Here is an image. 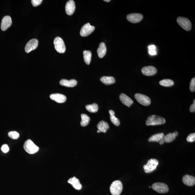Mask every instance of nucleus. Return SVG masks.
<instances>
[{
    "instance_id": "aec40b11",
    "label": "nucleus",
    "mask_w": 195,
    "mask_h": 195,
    "mask_svg": "<svg viewBox=\"0 0 195 195\" xmlns=\"http://www.w3.org/2000/svg\"><path fill=\"white\" fill-rule=\"evenodd\" d=\"M78 82L76 80L72 79L70 80L66 79H62L60 82L61 85L67 87H73L77 85Z\"/></svg>"
},
{
    "instance_id": "f704fd0d",
    "label": "nucleus",
    "mask_w": 195,
    "mask_h": 195,
    "mask_svg": "<svg viewBox=\"0 0 195 195\" xmlns=\"http://www.w3.org/2000/svg\"><path fill=\"white\" fill-rule=\"evenodd\" d=\"M190 111L192 113H194L195 111V99H194L193 104L191 105L190 107Z\"/></svg>"
},
{
    "instance_id": "c756f323",
    "label": "nucleus",
    "mask_w": 195,
    "mask_h": 195,
    "mask_svg": "<svg viewBox=\"0 0 195 195\" xmlns=\"http://www.w3.org/2000/svg\"><path fill=\"white\" fill-rule=\"evenodd\" d=\"M8 136L12 139H17L19 137V134L17 132L11 131L8 133Z\"/></svg>"
},
{
    "instance_id": "412c9836",
    "label": "nucleus",
    "mask_w": 195,
    "mask_h": 195,
    "mask_svg": "<svg viewBox=\"0 0 195 195\" xmlns=\"http://www.w3.org/2000/svg\"><path fill=\"white\" fill-rule=\"evenodd\" d=\"M98 55L99 58H102L105 56L107 48L105 44L102 42L99 44V47L97 50Z\"/></svg>"
},
{
    "instance_id": "f8f14e48",
    "label": "nucleus",
    "mask_w": 195,
    "mask_h": 195,
    "mask_svg": "<svg viewBox=\"0 0 195 195\" xmlns=\"http://www.w3.org/2000/svg\"><path fill=\"white\" fill-rule=\"evenodd\" d=\"M143 16L140 14L133 13L128 14L126 16L127 19L132 23H137L141 21L142 19Z\"/></svg>"
},
{
    "instance_id": "423d86ee",
    "label": "nucleus",
    "mask_w": 195,
    "mask_h": 195,
    "mask_svg": "<svg viewBox=\"0 0 195 195\" xmlns=\"http://www.w3.org/2000/svg\"><path fill=\"white\" fill-rule=\"evenodd\" d=\"M54 43L55 49L58 52L63 53L66 51V46L63 40L59 37L55 38Z\"/></svg>"
},
{
    "instance_id": "2f4dec72",
    "label": "nucleus",
    "mask_w": 195,
    "mask_h": 195,
    "mask_svg": "<svg viewBox=\"0 0 195 195\" xmlns=\"http://www.w3.org/2000/svg\"><path fill=\"white\" fill-rule=\"evenodd\" d=\"M187 140L188 142H193L195 141V133H192L190 134L187 137Z\"/></svg>"
},
{
    "instance_id": "1a4fd4ad",
    "label": "nucleus",
    "mask_w": 195,
    "mask_h": 195,
    "mask_svg": "<svg viewBox=\"0 0 195 195\" xmlns=\"http://www.w3.org/2000/svg\"><path fill=\"white\" fill-rule=\"evenodd\" d=\"M95 29V27L91 26L90 23L85 24L81 29L80 34L82 37H86L91 34Z\"/></svg>"
},
{
    "instance_id": "bb28decb",
    "label": "nucleus",
    "mask_w": 195,
    "mask_h": 195,
    "mask_svg": "<svg viewBox=\"0 0 195 195\" xmlns=\"http://www.w3.org/2000/svg\"><path fill=\"white\" fill-rule=\"evenodd\" d=\"M81 117H82V121L80 123L81 126L85 127L88 126L90 120L89 116L85 114L82 113L81 115Z\"/></svg>"
},
{
    "instance_id": "a878e982",
    "label": "nucleus",
    "mask_w": 195,
    "mask_h": 195,
    "mask_svg": "<svg viewBox=\"0 0 195 195\" xmlns=\"http://www.w3.org/2000/svg\"><path fill=\"white\" fill-rule=\"evenodd\" d=\"M83 56L85 62L87 65H89L91 62L92 56L91 51L87 50L84 51Z\"/></svg>"
},
{
    "instance_id": "39448f33",
    "label": "nucleus",
    "mask_w": 195,
    "mask_h": 195,
    "mask_svg": "<svg viewBox=\"0 0 195 195\" xmlns=\"http://www.w3.org/2000/svg\"><path fill=\"white\" fill-rule=\"evenodd\" d=\"M177 21L180 27L185 30L190 31L192 28V24L187 18L179 17L177 19Z\"/></svg>"
},
{
    "instance_id": "c9c22d12",
    "label": "nucleus",
    "mask_w": 195,
    "mask_h": 195,
    "mask_svg": "<svg viewBox=\"0 0 195 195\" xmlns=\"http://www.w3.org/2000/svg\"><path fill=\"white\" fill-rule=\"evenodd\" d=\"M149 50H155L156 47L155 45H151L149 46L148 47Z\"/></svg>"
},
{
    "instance_id": "f03ea898",
    "label": "nucleus",
    "mask_w": 195,
    "mask_h": 195,
    "mask_svg": "<svg viewBox=\"0 0 195 195\" xmlns=\"http://www.w3.org/2000/svg\"><path fill=\"white\" fill-rule=\"evenodd\" d=\"M24 149L27 153L30 154L37 153L39 150V147L30 139L27 140L25 142L24 145Z\"/></svg>"
},
{
    "instance_id": "9b49d317",
    "label": "nucleus",
    "mask_w": 195,
    "mask_h": 195,
    "mask_svg": "<svg viewBox=\"0 0 195 195\" xmlns=\"http://www.w3.org/2000/svg\"><path fill=\"white\" fill-rule=\"evenodd\" d=\"M38 41L36 39H33L27 42L25 47V52L29 53L31 51L34 50L37 47Z\"/></svg>"
},
{
    "instance_id": "20e7f679",
    "label": "nucleus",
    "mask_w": 195,
    "mask_h": 195,
    "mask_svg": "<svg viewBox=\"0 0 195 195\" xmlns=\"http://www.w3.org/2000/svg\"><path fill=\"white\" fill-rule=\"evenodd\" d=\"M159 164V161L155 159L149 160L146 164L143 165V169L146 173L152 172L156 170Z\"/></svg>"
},
{
    "instance_id": "0eeeda50",
    "label": "nucleus",
    "mask_w": 195,
    "mask_h": 195,
    "mask_svg": "<svg viewBox=\"0 0 195 195\" xmlns=\"http://www.w3.org/2000/svg\"><path fill=\"white\" fill-rule=\"evenodd\" d=\"M152 188L154 190L160 193H164L168 192L169 188L166 184L161 183H156L153 184Z\"/></svg>"
},
{
    "instance_id": "2eb2a0df",
    "label": "nucleus",
    "mask_w": 195,
    "mask_h": 195,
    "mask_svg": "<svg viewBox=\"0 0 195 195\" xmlns=\"http://www.w3.org/2000/svg\"><path fill=\"white\" fill-rule=\"evenodd\" d=\"M76 7L75 2L73 0H70L67 2L66 5V12L69 16L73 14L75 12Z\"/></svg>"
},
{
    "instance_id": "473e14b6",
    "label": "nucleus",
    "mask_w": 195,
    "mask_h": 195,
    "mask_svg": "<svg viewBox=\"0 0 195 195\" xmlns=\"http://www.w3.org/2000/svg\"><path fill=\"white\" fill-rule=\"evenodd\" d=\"M42 0H32L31 1L32 4L34 7H37L41 4Z\"/></svg>"
},
{
    "instance_id": "72a5a7b5",
    "label": "nucleus",
    "mask_w": 195,
    "mask_h": 195,
    "mask_svg": "<svg viewBox=\"0 0 195 195\" xmlns=\"http://www.w3.org/2000/svg\"><path fill=\"white\" fill-rule=\"evenodd\" d=\"M1 150L4 153H7L9 151V148L8 146L6 144H4L1 147Z\"/></svg>"
},
{
    "instance_id": "7ed1b4c3",
    "label": "nucleus",
    "mask_w": 195,
    "mask_h": 195,
    "mask_svg": "<svg viewBox=\"0 0 195 195\" xmlns=\"http://www.w3.org/2000/svg\"><path fill=\"white\" fill-rule=\"evenodd\" d=\"M123 190L122 183L119 180L113 182L110 187V191L113 195H119Z\"/></svg>"
},
{
    "instance_id": "4468645a",
    "label": "nucleus",
    "mask_w": 195,
    "mask_h": 195,
    "mask_svg": "<svg viewBox=\"0 0 195 195\" xmlns=\"http://www.w3.org/2000/svg\"><path fill=\"white\" fill-rule=\"evenodd\" d=\"M142 72L145 76H152L157 73V69L152 66H146L143 67L142 69Z\"/></svg>"
},
{
    "instance_id": "4c0bfd02",
    "label": "nucleus",
    "mask_w": 195,
    "mask_h": 195,
    "mask_svg": "<svg viewBox=\"0 0 195 195\" xmlns=\"http://www.w3.org/2000/svg\"><path fill=\"white\" fill-rule=\"evenodd\" d=\"M104 1L107 2H109L110 1V0H104Z\"/></svg>"
},
{
    "instance_id": "a211bd4d",
    "label": "nucleus",
    "mask_w": 195,
    "mask_h": 195,
    "mask_svg": "<svg viewBox=\"0 0 195 195\" xmlns=\"http://www.w3.org/2000/svg\"><path fill=\"white\" fill-rule=\"evenodd\" d=\"M183 181L185 185L189 186H192L195 185V178L192 176L186 174L183 176Z\"/></svg>"
},
{
    "instance_id": "e433bc0d",
    "label": "nucleus",
    "mask_w": 195,
    "mask_h": 195,
    "mask_svg": "<svg viewBox=\"0 0 195 195\" xmlns=\"http://www.w3.org/2000/svg\"><path fill=\"white\" fill-rule=\"evenodd\" d=\"M149 53L151 56H154V55H156V50H151L149 51Z\"/></svg>"
},
{
    "instance_id": "dca6fc26",
    "label": "nucleus",
    "mask_w": 195,
    "mask_h": 195,
    "mask_svg": "<svg viewBox=\"0 0 195 195\" xmlns=\"http://www.w3.org/2000/svg\"><path fill=\"white\" fill-rule=\"evenodd\" d=\"M119 98L123 104L129 107L133 104V101L130 97L124 93L120 95Z\"/></svg>"
},
{
    "instance_id": "4be33fe9",
    "label": "nucleus",
    "mask_w": 195,
    "mask_h": 195,
    "mask_svg": "<svg viewBox=\"0 0 195 195\" xmlns=\"http://www.w3.org/2000/svg\"><path fill=\"white\" fill-rule=\"evenodd\" d=\"M109 126L107 122L104 121H101L97 124L98 129L101 132L106 133L107 130L109 129Z\"/></svg>"
},
{
    "instance_id": "7c9ffc66",
    "label": "nucleus",
    "mask_w": 195,
    "mask_h": 195,
    "mask_svg": "<svg viewBox=\"0 0 195 195\" xmlns=\"http://www.w3.org/2000/svg\"><path fill=\"white\" fill-rule=\"evenodd\" d=\"M190 90L191 91L194 92L195 91V78H193L190 82Z\"/></svg>"
},
{
    "instance_id": "f257e3e1",
    "label": "nucleus",
    "mask_w": 195,
    "mask_h": 195,
    "mask_svg": "<svg viewBox=\"0 0 195 195\" xmlns=\"http://www.w3.org/2000/svg\"><path fill=\"white\" fill-rule=\"evenodd\" d=\"M165 120L164 118L156 115L150 116L148 117L146 121L147 126H157L164 124Z\"/></svg>"
},
{
    "instance_id": "6e6552de",
    "label": "nucleus",
    "mask_w": 195,
    "mask_h": 195,
    "mask_svg": "<svg viewBox=\"0 0 195 195\" xmlns=\"http://www.w3.org/2000/svg\"><path fill=\"white\" fill-rule=\"evenodd\" d=\"M135 97L138 102L144 106L149 105L151 102L149 98L141 94H136L135 95Z\"/></svg>"
},
{
    "instance_id": "f3484780",
    "label": "nucleus",
    "mask_w": 195,
    "mask_h": 195,
    "mask_svg": "<svg viewBox=\"0 0 195 195\" xmlns=\"http://www.w3.org/2000/svg\"><path fill=\"white\" fill-rule=\"evenodd\" d=\"M50 98L53 100L58 103H63L66 102L67 98L65 95L61 94H53L50 95Z\"/></svg>"
},
{
    "instance_id": "ddd939ff",
    "label": "nucleus",
    "mask_w": 195,
    "mask_h": 195,
    "mask_svg": "<svg viewBox=\"0 0 195 195\" xmlns=\"http://www.w3.org/2000/svg\"><path fill=\"white\" fill-rule=\"evenodd\" d=\"M12 23L11 18L10 16H5L2 20L1 23V29L3 31L6 30L11 25Z\"/></svg>"
},
{
    "instance_id": "58836bf2",
    "label": "nucleus",
    "mask_w": 195,
    "mask_h": 195,
    "mask_svg": "<svg viewBox=\"0 0 195 195\" xmlns=\"http://www.w3.org/2000/svg\"><path fill=\"white\" fill-rule=\"evenodd\" d=\"M97 133H100L101 132L99 131V130H97Z\"/></svg>"
},
{
    "instance_id": "cd10ccee",
    "label": "nucleus",
    "mask_w": 195,
    "mask_h": 195,
    "mask_svg": "<svg viewBox=\"0 0 195 195\" xmlns=\"http://www.w3.org/2000/svg\"><path fill=\"white\" fill-rule=\"evenodd\" d=\"M86 110L91 113H95L98 111V106L95 103L93 104L87 105L85 107Z\"/></svg>"
},
{
    "instance_id": "393cba45",
    "label": "nucleus",
    "mask_w": 195,
    "mask_h": 195,
    "mask_svg": "<svg viewBox=\"0 0 195 195\" xmlns=\"http://www.w3.org/2000/svg\"><path fill=\"white\" fill-rule=\"evenodd\" d=\"M165 136L164 133H159L152 135L148 139L149 142H158L162 139Z\"/></svg>"
},
{
    "instance_id": "b1692460",
    "label": "nucleus",
    "mask_w": 195,
    "mask_h": 195,
    "mask_svg": "<svg viewBox=\"0 0 195 195\" xmlns=\"http://www.w3.org/2000/svg\"><path fill=\"white\" fill-rule=\"evenodd\" d=\"M109 113L110 114V119L111 122L116 126H119L120 124V121L115 116V112L113 110H110Z\"/></svg>"
},
{
    "instance_id": "5701e85b",
    "label": "nucleus",
    "mask_w": 195,
    "mask_h": 195,
    "mask_svg": "<svg viewBox=\"0 0 195 195\" xmlns=\"http://www.w3.org/2000/svg\"><path fill=\"white\" fill-rule=\"evenodd\" d=\"M100 80L102 83L106 85H110L115 82V78L112 76H103L101 78Z\"/></svg>"
},
{
    "instance_id": "6ab92c4d",
    "label": "nucleus",
    "mask_w": 195,
    "mask_h": 195,
    "mask_svg": "<svg viewBox=\"0 0 195 195\" xmlns=\"http://www.w3.org/2000/svg\"><path fill=\"white\" fill-rule=\"evenodd\" d=\"M68 182L72 185L73 187L76 190H80L82 188V186L80 183V181L75 177L70 178Z\"/></svg>"
},
{
    "instance_id": "c85d7f7f",
    "label": "nucleus",
    "mask_w": 195,
    "mask_h": 195,
    "mask_svg": "<svg viewBox=\"0 0 195 195\" xmlns=\"http://www.w3.org/2000/svg\"><path fill=\"white\" fill-rule=\"evenodd\" d=\"M159 84L160 85L165 87H170L174 85V82L173 81L170 79H164L160 81Z\"/></svg>"
},
{
    "instance_id": "9d476101",
    "label": "nucleus",
    "mask_w": 195,
    "mask_h": 195,
    "mask_svg": "<svg viewBox=\"0 0 195 195\" xmlns=\"http://www.w3.org/2000/svg\"><path fill=\"white\" fill-rule=\"evenodd\" d=\"M178 135V132L175 131L173 133H170L167 135L164 136L161 141L159 142L160 144L163 145L164 143H169L172 142V141L175 139L176 138Z\"/></svg>"
}]
</instances>
